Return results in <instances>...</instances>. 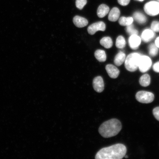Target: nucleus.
Segmentation results:
<instances>
[{
    "mask_svg": "<svg viewBox=\"0 0 159 159\" xmlns=\"http://www.w3.org/2000/svg\"><path fill=\"white\" fill-rule=\"evenodd\" d=\"M144 10L147 14L156 16L159 14V2L156 1L148 2L145 5Z\"/></svg>",
    "mask_w": 159,
    "mask_h": 159,
    "instance_id": "nucleus-5",
    "label": "nucleus"
},
{
    "mask_svg": "<svg viewBox=\"0 0 159 159\" xmlns=\"http://www.w3.org/2000/svg\"><path fill=\"white\" fill-rule=\"evenodd\" d=\"M109 11V8L108 6L102 4L99 6L97 9V14L99 17L102 18L108 14Z\"/></svg>",
    "mask_w": 159,
    "mask_h": 159,
    "instance_id": "nucleus-14",
    "label": "nucleus"
},
{
    "mask_svg": "<svg viewBox=\"0 0 159 159\" xmlns=\"http://www.w3.org/2000/svg\"><path fill=\"white\" fill-rule=\"evenodd\" d=\"M87 0H76L75 5L77 8L81 10L86 5Z\"/></svg>",
    "mask_w": 159,
    "mask_h": 159,
    "instance_id": "nucleus-24",
    "label": "nucleus"
},
{
    "mask_svg": "<svg viewBox=\"0 0 159 159\" xmlns=\"http://www.w3.org/2000/svg\"><path fill=\"white\" fill-rule=\"evenodd\" d=\"M120 14V10L116 7H114L111 10L108 15L109 21L112 22L118 20Z\"/></svg>",
    "mask_w": 159,
    "mask_h": 159,
    "instance_id": "nucleus-13",
    "label": "nucleus"
},
{
    "mask_svg": "<svg viewBox=\"0 0 159 159\" xmlns=\"http://www.w3.org/2000/svg\"><path fill=\"white\" fill-rule=\"evenodd\" d=\"M105 69L109 76L111 78L116 79L120 74V71L115 66L112 64L107 65Z\"/></svg>",
    "mask_w": 159,
    "mask_h": 159,
    "instance_id": "nucleus-11",
    "label": "nucleus"
},
{
    "mask_svg": "<svg viewBox=\"0 0 159 159\" xmlns=\"http://www.w3.org/2000/svg\"><path fill=\"white\" fill-rule=\"evenodd\" d=\"M154 32L151 29L144 30L141 34V38L142 40L145 43H148L152 40L154 38Z\"/></svg>",
    "mask_w": 159,
    "mask_h": 159,
    "instance_id": "nucleus-10",
    "label": "nucleus"
},
{
    "mask_svg": "<svg viewBox=\"0 0 159 159\" xmlns=\"http://www.w3.org/2000/svg\"><path fill=\"white\" fill-rule=\"evenodd\" d=\"M106 29V25L103 21H98L93 23L89 25L87 29L89 34L93 35L95 34L97 31H104Z\"/></svg>",
    "mask_w": 159,
    "mask_h": 159,
    "instance_id": "nucleus-7",
    "label": "nucleus"
},
{
    "mask_svg": "<svg viewBox=\"0 0 159 159\" xmlns=\"http://www.w3.org/2000/svg\"><path fill=\"white\" fill-rule=\"evenodd\" d=\"M124 157L125 158H128V156H125Z\"/></svg>",
    "mask_w": 159,
    "mask_h": 159,
    "instance_id": "nucleus-30",
    "label": "nucleus"
},
{
    "mask_svg": "<svg viewBox=\"0 0 159 159\" xmlns=\"http://www.w3.org/2000/svg\"><path fill=\"white\" fill-rule=\"evenodd\" d=\"M130 0H118V2L121 5L126 6L129 4Z\"/></svg>",
    "mask_w": 159,
    "mask_h": 159,
    "instance_id": "nucleus-27",
    "label": "nucleus"
},
{
    "mask_svg": "<svg viewBox=\"0 0 159 159\" xmlns=\"http://www.w3.org/2000/svg\"><path fill=\"white\" fill-rule=\"evenodd\" d=\"M93 87L97 92L100 93L104 91V84L102 77L99 76L94 78L93 80Z\"/></svg>",
    "mask_w": 159,
    "mask_h": 159,
    "instance_id": "nucleus-9",
    "label": "nucleus"
},
{
    "mask_svg": "<svg viewBox=\"0 0 159 159\" xmlns=\"http://www.w3.org/2000/svg\"><path fill=\"white\" fill-rule=\"evenodd\" d=\"M151 78L150 75L148 74H144L140 77L139 80L140 84L143 87L148 86L150 84Z\"/></svg>",
    "mask_w": 159,
    "mask_h": 159,
    "instance_id": "nucleus-20",
    "label": "nucleus"
},
{
    "mask_svg": "<svg viewBox=\"0 0 159 159\" xmlns=\"http://www.w3.org/2000/svg\"><path fill=\"white\" fill-rule=\"evenodd\" d=\"M142 40L141 37L138 34L130 35L128 39L129 47L132 49H137L140 47Z\"/></svg>",
    "mask_w": 159,
    "mask_h": 159,
    "instance_id": "nucleus-8",
    "label": "nucleus"
},
{
    "mask_svg": "<svg viewBox=\"0 0 159 159\" xmlns=\"http://www.w3.org/2000/svg\"><path fill=\"white\" fill-rule=\"evenodd\" d=\"M95 58L99 62H104L106 61L107 55L105 52L102 50L98 49L94 53Z\"/></svg>",
    "mask_w": 159,
    "mask_h": 159,
    "instance_id": "nucleus-17",
    "label": "nucleus"
},
{
    "mask_svg": "<svg viewBox=\"0 0 159 159\" xmlns=\"http://www.w3.org/2000/svg\"><path fill=\"white\" fill-rule=\"evenodd\" d=\"M138 1H140V2H142V1H144V0H138Z\"/></svg>",
    "mask_w": 159,
    "mask_h": 159,
    "instance_id": "nucleus-31",
    "label": "nucleus"
},
{
    "mask_svg": "<svg viewBox=\"0 0 159 159\" xmlns=\"http://www.w3.org/2000/svg\"><path fill=\"white\" fill-rule=\"evenodd\" d=\"M141 55L138 53L134 52L130 53L126 57L125 65L127 70L131 72H134L138 69Z\"/></svg>",
    "mask_w": 159,
    "mask_h": 159,
    "instance_id": "nucleus-3",
    "label": "nucleus"
},
{
    "mask_svg": "<svg viewBox=\"0 0 159 159\" xmlns=\"http://www.w3.org/2000/svg\"><path fill=\"white\" fill-rule=\"evenodd\" d=\"M134 18L131 17H122L119 20V24L123 26H128L129 25L133 24L134 22Z\"/></svg>",
    "mask_w": 159,
    "mask_h": 159,
    "instance_id": "nucleus-18",
    "label": "nucleus"
},
{
    "mask_svg": "<svg viewBox=\"0 0 159 159\" xmlns=\"http://www.w3.org/2000/svg\"><path fill=\"white\" fill-rule=\"evenodd\" d=\"M155 44L159 48V37L157 38L155 41Z\"/></svg>",
    "mask_w": 159,
    "mask_h": 159,
    "instance_id": "nucleus-29",
    "label": "nucleus"
},
{
    "mask_svg": "<svg viewBox=\"0 0 159 159\" xmlns=\"http://www.w3.org/2000/svg\"><path fill=\"white\" fill-rule=\"evenodd\" d=\"M73 22L77 27L82 28L86 26L88 24V21L84 18L76 16L73 18Z\"/></svg>",
    "mask_w": 159,
    "mask_h": 159,
    "instance_id": "nucleus-12",
    "label": "nucleus"
},
{
    "mask_svg": "<svg viewBox=\"0 0 159 159\" xmlns=\"http://www.w3.org/2000/svg\"><path fill=\"white\" fill-rule=\"evenodd\" d=\"M122 128L120 121L112 119L103 123L99 127V132L104 138H110L118 134Z\"/></svg>",
    "mask_w": 159,
    "mask_h": 159,
    "instance_id": "nucleus-2",
    "label": "nucleus"
},
{
    "mask_svg": "<svg viewBox=\"0 0 159 159\" xmlns=\"http://www.w3.org/2000/svg\"><path fill=\"white\" fill-rule=\"evenodd\" d=\"M151 29L155 33L159 32V21H153L151 25Z\"/></svg>",
    "mask_w": 159,
    "mask_h": 159,
    "instance_id": "nucleus-25",
    "label": "nucleus"
},
{
    "mask_svg": "<svg viewBox=\"0 0 159 159\" xmlns=\"http://www.w3.org/2000/svg\"><path fill=\"white\" fill-rule=\"evenodd\" d=\"M133 18L137 22L141 25L144 24L147 21V18L146 16L140 12H135Z\"/></svg>",
    "mask_w": 159,
    "mask_h": 159,
    "instance_id": "nucleus-16",
    "label": "nucleus"
},
{
    "mask_svg": "<svg viewBox=\"0 0 159 159\" xmlns=\"http://www.w3.org/2000/svg\"><path fill=\"white\" fill-rule=\"evenodd\" d=\"M126 41L122 35L119 36L116 40V46L117 48L123 49L126 46Z\"/></svg>",
    "mask_w": 159,
    "mask_h": 159,
    "instance_id": "nucleus-21",
    "label": "nucleus"
},
{
    "mask_svg": "<svg viewBox=\"0 0 159 159\" xmlns=\"http://www.w3.org/2000/svg\"><path fill=\"white\" fill-rule=\"evenodd\" d=\"M158 48L154 43H152L148 47L149 54L151 56L154 57L156 56L158 52Z\"/></svg>",
    "mask_w": 159,
    "mask_h": 159,
    "instance_id": "nucleus-22",
    "label": "nucleus"
},
{
    "mask_svg": "<svg viewBox=\"0 0 159 159\" xmlns=\"http://www.w3.org/2000/svg\"><path fill=\"white\" fill-rule=\"evenodd\" d=\"M152 61L150 57L146 55H141L139 61L138 68L141 72H146L150 69Z\"/></svg>",
    "mask_w": 159,
    "mask_h": 159,
    "instance_id": "nucleus-6",
    "label": "nucleus"
},
{
    "mask_svg": "<svg viewBox=\"0 0 159 159\" xmlns=\"http://www.w3.org/2000/svg\"><path fill=\"white\" fill-rule=\"evenodd\" d=\"M153 69L155 72L159 73V61L155 63L153 66Z\"/></svg>",
    "mask_w": 159,
    "mask_h": 159,
    "instance_id": "nucleus-28",
    "label": "nucleus"
},
{
    "mask_svg": "<svg viewBox=\"0 0 159 159\" xmlns=\"http://www.w3.org/2000/svg\"><path fill=\"white\" fill-rule=\"evenodd\" d=\"M126 58V55L124 52L122 51L119 52L115 57L114 60L115 64L117 66H120L125 62Z\"/></svg>",
    "mask_w": 159,
    "mask_h": 159,
    "instance_id": "nucleus-15",
    "label": "nucleus"
},
{
    "mask_svg": "<svg viewBox=\"0 0 159 159\" xmlns=\"http://www.w3.org/2000/svg\"><path fill=\"white\" fill-rule=\"evenodd\" d=\"M153 114L155 118L159 121V107H157L153 109Z\"/></svg>",
    "mask_w": 159,
    "mask_h": 159,
    "instance_id": "nucleus-26",
    "label": "nucleus"
},
{
    "mask_svg": "<svg viewBox=\"0 0 159 159\" xmlns=\"http://www.w3.org/2000/svg\"><path fill=\"white\" fill-rule=\"evenodd\" d=\"M126 32L129 35L138 34V30L135 28L133 24L126 27Z\"/></svg>",
    "mask_w": 159,
    "mask_h": 159,
    "instance_id": "nucleus-23",
    "label": "nucleus"
},
{
    "mask_svg": "<svg viewBox=\"0 0 159 159\" xmlns=\"http://www.w3.org/2000/svg\"><path fill=\"white\" fill-rule=\"evenodd\" d=\"M127 152L124 145L117 144L102 148L97 153L96 159H121L124 157Z\"/></svg>",
    "mask_w": 159,
    "mask_h": 159,
    "instance_id": "nucleus-1",
    "label": "nucleus"
},
{
    "mask_svg": "<svg viewBox=\"0 0 159 159\" xmlns=\"http://www.w3.org/2000/svg\"><path fill=\"white\" fill-rule=\"evenodd\" d=\"M100 44L107 49L112 47L113 45V41L111 38L106 37L103 38L100 41Z\"/></svg>",
    "mask_w": 159,
    "mask_h": 159,
    "instance_id": "nucleus-19",
    "label": "nucleus"
},
{
    "mask_svg": "<svg viewBox=\"0 0 159 159\" xmlns=\"http://www.w3.org/2000/svg\"><path fill=\"white\" fill-rule=\"evenodd\" d=\"M136 98L139 102L144 104H148L154 101V95L152 93L141 91L136 93Z\"/></svg>",
    "mask_w": 159,
    "mask_h": 159,
    "instance_id": "nucleus-4",
    "label": "nucleus"
},
{
    "mask_svg": "<svg viewBox=\"0 0 159 159\" xmlns=\"http://www.w3.org/2000/svg\"><path fill=\"white\" fill-rule=\"evenodd\" d=\"M158 1H159V0H158Z\"/></svg>",
    "mask_w": 159,
    "mask_h": 159,
    "instance_id": "nucleus-32",
    "label": "nucleus"
}]
</instances>
